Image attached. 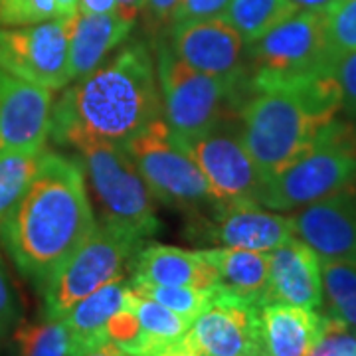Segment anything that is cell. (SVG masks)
Masks as SVG:
<instances>
[{
  "label": "cell",
  "instance_id": "41",
  "mask_svg": "<svg viewBox=\"0 0 356 356\" xmlns=\"http://www.w3.org/2000/svg\"><path fill=\"white\" fill-rule=\"evenodd\" d=\"M77 2L79 0H56L58 18H70L77 13Z\"/></svg>",
  "mask_w": 356,
  "mask_h": 356
},
{
  "label": "cell",
  "instance_id": "25",
  "mask_svg": "<svg viewBox=\"0 0 356 356\" xmlns=\"http://www.w3.org/2000/svg\"><path fill=\"white\" fill-rule=\"evenodd\" d=\"M297 13L289 0H232L224 18L248 44L266 36L271 28Z\"/></svg>",
  "mask_w": 356,
  "mask_h": 356
},
{
  "label": "cell",
  "instance_id": "9",
  "mask_svg": "<svg viewBox=\"0 0 356 356\" xmlns=\"http://www.w3.org/2000/svg\"><path fill=\"white\" fill-rule=\"evenodd\" d=\"M248 77H309L331 74L337 60L327 36L325 14L297 10L248 44Z\"/></svg>",
  "mask_w": 356,
  "mask_h": 356
},
{
  "label": "cell",
  "instance_id": "42",
  "mask_svg": "<svg viewBox=\"0 0 356 356\" xmlns=\"http://www.w3.org/2000/svg\"><path fill=\"white\" fill-rule=\"evenodd\" d=\"M350 356H356V353H355V355H350Z\"/></svg>",
  "mask_w": 356,
  "mask_h": 356
},
{
  "label": "cell",
  "instance_id": "13",
  "mask_svg": "<svg viewBox=\"0 0 356 356\" xmlns=\"http://www.w3.org/2000/svg\"><path fill=\"white\" fill-rule=\"evenodd\" d=\"M186 341L204 356H261L259 305L224 289L194 318Z\"/></svg>",
  "mask_w": 356,
  "mask_h": 356
},
{
  "label": "cell",
  "instance_id": "3",
  "mask_svg": "<svg viewBox=\"0 0 356 356\" xmlns=\"http://www.w3.org/2000/svg\"><path fill=\"white\" fill-rule=\"evenodd\" d=\"M240 133L266 182L311 147L341 111L334 76L248 77L240 105Z\"/></svg>",
  "mask_w": 356,
  "mask_h": 356
},
{
  "label": "cell",
  "instance_id": "11",
  "mask_svg": "<svg viewBox=\"0 0 356 356\" xmlns=\"http://www.w3.org/2000/svg\"><path fill=\"white\" fill-rule=\"evenodd\" d=\"M0 67L50 91L67 88L72 83L67 18L14 28L0 26Z\"/></svg>",
  "mask_w": 356,
  "mask_h": 356
},
{
  "label": "cell",
  "instance_id": "12",
  "mask_svg": "<svg viewBox=\"0 0 356 356\" xmlns=\"http://www.w3.org/2000/svg\"><path fill=\"white\" fill-rule=\"evenodd\" d=\"M168 46L192 70L218 77L245 93L248 65L243 58L245 42L226 18L168 26Z\"/></svg>",
  "mask_w": 356,
  "mask_h": 356
},
{
  "label": "cell",
  "instance_id": "17",
  "mask_svg": "<svg viewBox=\"0 0 356 356\" xmlns=\"http://www.w3.org/2000/svg\"><path fill=\"white\" fill-rule=\"evenodd\" d=\"M264 303H285L313 311L323 307L321 259L299 238L293 236L269 252V277Z\"/></svg>",
  "mask_w": 356,
  "mask_h": 356
},
{
  "label": "cell",
  "instance_id": "2",
  "mask_svg": "<svg viewBox=\"0 0 356 356\" xmlns=\"http://www.w3.org/2000/svg\"><path fill=\"white\" fill-rule=\"evenodd\" d=\"M159 117L163 103L156 65L147 44L135 40L65 88L51 107L50 137L60 140L81 131L125 145Z\"/></svg>",
  "mask_w": 356,
  "mask_h": 356
},
{
  "label": "cell",
  "instance_id": "19",
  "mask_svg": "<svg viewBox=\"0 0 356 356\" xmlns=\"http://www.w3.org/2000/svg\"><path fill=\"white\" fill-rule=\"evenodd\" d=\"M133 24L119 14H81L67 18L70 79L88 76L129 38Z\"/></svg>",
  "mask_w": 356,
  "mask_h": 356
},
{
  "label": "cell",
  "instance_id": "6",
  "mask_svg": "<svg viewBox=\"0 0 356 356\" xmlns=\"http://www.w3.org/2000/svg\"><path fill=\"white\" fill-rule=\"evenodd\" d=\"M156 81L163 117L180 140L202 135L226 119L229 103L242 105L245 93L218 77L206 76L184 64L166 38L156 44Z\"/></svg>",
  "mask_w": 356,
  "mask_h": 356
},
{
  "label": "cell",
  "instance_id": "36",
  "mask_svg": "<svg viewBox=\"0 0 356 356\" xmlns=\"http://www.w3.org/2000/svg\"><path fill=\"white\" fill-rule=\"evenodd\" d=\"M295 10L315 14H331L343 0H289Z\"/></svg>",
  "mask_w": 356,
  "mask_h": 356
},
{
  "label": "cell",
  "instance_id": "14",
  "mask_svg": "<svg viewBox=\"0 0 356 356\" xmlns=\"http://www.w3.org/2000/svg\"><path fill=\"white\" fill-rule=\"evenodd\" d=\"M192 238L252 252H273L291 240V216L269 212L261 204H216L214 216L196 214Z\"/></svg>",
  "mask_w": 356,
  "mask_h": 356
},
{
  "label": "cell",
  "instance_id": "40",
  "mask_svg": "<svg viewBox=\"0 0 356 356\" xmlns=\"http://www.w3.org/2000/svg\"><path fill=\"white\" fill-rule=\"evenodd\" d=\"M145 2L147 0H117V10L123 20H127L131 24H135L137 16L145 10Z\"/></svg>",
  "mask_w": 356,
  "mask_h": 356
},
{
  "label": "cell",
  "instance_id": "31",
  "mask_svg": "<svg viewBox=\"0 0 356 356\" xmlns=\"http://www.w3.org/2000/svg\"><path fill=\"white\" fill-rule=\"evenodd\" d=\"M356 353V331L325 315V329L309 356H350Z\"/></svg>",
  "mask_w": 356,
  "mask_h": 356
},
{
  "label": "cell",
  "instance_id": "1",
  "mask_svg": "<svg viewBox=\"0 0 356 356\" xmlns=\"http://www.w3.org/2000/svg\"><path fill=\"white\" fill-rule=\"evenodd\" d=\"M97 226L83 170L44 151L30 186L0 220V240L18 271L38 291Z\"/></svg>",
  "mask_w": 356,
  "mask_h": 356
},
{
  "label": "cell",
  "instance_id": "24",
  "mask_svg": "<svg viewBox=\"0 0 356 356\" xmlns=\"http://www.w3.org/2000/svg\"><path fill=\"white\" fill-rule=\"evenodd\" d=\"M321 277L325 315L356 331V264L321 261Z\"/></svg>",
  "mask_w": 356,
  "mask_h": 356
},
{
  "label": "cell",
  "instance_id": "27",
  "mask_svg": "<svg viewBox=\"0 0 356 356\" xmlns=\"http://www.w3.org/2000/svg\"><path fill=\"white\" fill-rule=\"evenodd\" d=\"M14 344L18 356H70V337L62 318L18 323Z\"/></svg>",
  "mask_w": 356,
  "mask_h": 356
},
{
  "label": "cell",
  "instance_id": "20",
  "mask_svg": "<svg viewBox=\"0 0 356 356\" xmlns=\"http://www.w3.org/2000/svg\"><path fill=\"white\" fill-rule=\"evenodd\" d=\"M261 356H309L323 334L325 315L285 303L259 305Z\"/></svg>",
  "mask_w": 356,
  "mask_h": 356
},
{
  "label": "cell",
  "instance_id": "37",
  "mask_svg": "<svg viewBox=\"0 0 356 356\" xmlns=\"http://www.w3.org/2000/svg\"><path fill=\"white\" fill-rule=\"evenodd\" d=\"M70 356H131L127 350H123L121 346H117L111 341H103L99 344H93L88 348H79V350H72Z\"/></svg>",
  "mask_w": 356,
  "mask_h": 356
},
{
  "label": "cell",
  "instance_id": "35",
  "mask_svg": "<svg viewBox=\"0 0 356 356\" xmlns=\"http://www.w3.org/2000/svg\"><path fill=\"white\" fill-rule=\"evenodd\" d=\"M178 0H147L145 10L149 13V18H153L154 24L168 26V20L172 16V10L177 8Z\"/></svg>",
  "mask_w": 356,
  "mask_h": 356
},
{
  "label": "cell",
  "instance_id": "8",
  "mask_svg": "<svg viewBox=\"0 0 356 356\" xmlns=\"http://www.w3.org/2000/svg\"><path fill=\"white\" fill-rule=\"evenodd\" d=\"M140 243L97 222L88 238L62 261L42 287L44 317L62 318L83 297L121 280Z\"/></svg>",
  "mask_w": 356,
  "mask_h": 356
},
{
  "label": "cell",
  "instance_id": "15",
  "mask_svg": "<svg viewBox=\"0 0 356 356\" xmlns=\"http://www.w3.org/2000/svg\"><path fill=\"white\" fill-rule=\"evenodd\" d=\"M293 234L321 261L356 264V182L291 216Z\"/></svg>",
  "mask_w": 356,
  "mask_h": 356
},
{
  "label": "cell",
  "instance_id": "4",
  "mask_svg": "<svg viewBox=\"0 0 356 356\" xmlns=\"http://www.w3.org/2000/svg\"><path fill=\"white\" fill-rule=\"evenodd\" d=\"M56 143L77 153L99 224L139 243L161 229L156 198L123 145L81 131L65 133Z\"/></svg>",
  "mask_w": 356,
  "mask_h": 356
},
{
  "label": "cell",
  "instance_id": "22",
  "mask_svg": "<svg viewBox=\"0 0 356 356\" xmlns=\"http://www.w3.org/2000/svg\"><path fill=\"white\" fill-rule=\"evenodd\" d=\"M206 259L216 269L218 287L261 305L269 277V254L238 248L204 250Z\"/></svg>",
  "mask_w": 356,
  "mask_h": 356
},
{
  "label": "cell",
  "instance_id": "10",
  "mask_svg": "<svg viewBox=\"0 0 356 356\" xmlns=\"http://www.w3.org/2000/svg\"><path fill=\"white\" fill-rule=\"evenodd\" d=\"M220 204H261L266 178L242 140L240 127L224 119L194 139L182 140Z\"/></svg>",
  "mask_w": 356,
  "mask_h": 356
},
{
  "label": "cell",
  "instance_id": "30",
  "mask_svg": "<svg viewBox=\"0 0 356 356\" xmlns=\"http://www.w3.org/2000/svg\"><path fill=\"white\" fill-rule=\"evenodd\" d=\"M327 36L334 56L356 51V0H343L327 14Z\"/></svg>",
  "mask_w": 356,
  "mask_h": 356
},
{
  "label": "cell",
  "instance_id": "33",
  "mask_svg": "<svg viewBox=\"0 0 356 356\" xmlns=\"http://www.w3.org/2000/svg\"><path fill=\"white\" fill-rule=\"evenodd\" d=\"M232 0H178L168 26L198 22L210 18H224Z\"/></svg>",
  "mask_w": 356,
  "mask_h": 356
},
{
  "label": "cell",
  "instance_id": "18",
  "mask_svg": "<svg viewBox=\"0 0 356 356\" xmlns=\"http://www.w3.org/2000/svg\"><path fill=\"white\" fill-rule=\"evenodd\" d=\"M131 283L210 289L218 287V275L216 269L206 259L204 250H182L175 245L151 243L135 255Z\"/></svg>",
  "mask_w": 356,
  "mask_h": 356
},
{
  "label": "cell",
  "instance_id": "23",
  "mask_svg": "<svg viewBox=\"0 0 356 356\" xmlns=\"http://www.w3.org/2000/svg\"><path fill=\"white\" fill-rule=\"evenodd\" d=\"M127 307L135 313L137 323H139L137 341L129 348L131 356L153 355L168 344L182 341L194 323L191 318L182 317L161 303H156L153 299L133 291L131 283H129L127 291Z\"/></svg>",
  "mask_w": 356,
  "mask_h": 356
},
{
  "label": "cell",
  "instance_id": "7",
  "mask_svg": "<svg viewBox=\"0 0 356 356\" xmlns=\"http://www.w3.org/2000/svg\"><path fill=\"white\" fill-rule=\"evenodd\" d=\"M123 147L156 200L196 214L206 204H220L198 163L165 117L151 121Z\"/></svg>",
  "mask_w": 356,
  "mask_h": 356
},
{
  "label": "cell",
  "instance_id": "32",
  "mask_svg": "<svg viewBox=\"0 0 356 356\" xmlns=\"http://www.w3.org/2000/svg\"><path fill=\"white\" fill-rule=\"evenodd\" d=\"M332 76L341 91V109L356 119V51L341 54L334 60Z\"/></svg>",
  "mask_w": 356,
  "mask_h": 356
},
{
  "label": "cell",
  "instance_id": "26",
  "mask_svg": "<svg viewBox=\"0 0 356 356\" xmlns=\"http://www.w3.org/2000/svg\"><path fill=\"white\" fill-rule=\"evenodd\" d=\"M46 149L0 151V220L20 200L34 180Z\"/></svg>",
  "mask_w": 356,
  "mask_h": 356
},
{
  "label": "cell",
  "instance_id": "34",
  "mask_svg": "<svg viewBox=\"0 0 356 356\" xmlns=\"http://www.w3.org/2000/svg\"><path fill=\"white\" fill-rule=\"evenodd\" d=\"M20 321V309H18V301L13 291V285L8 281L6 269L0 257V341L18 327Z\"/></svg>",
  "mask_w": 356,
  "mask_h": 356
},
{
  "label": "cell",
  "instance_id": "5",
  "mask_svg": "<svg viewBox=\"0 0 356 356\" xmlns=\"http://www.w3.org/2000/svg\"><path fill=\"white\" fill-rule=\"evenodd\" d=\"M356 182V123L332 119L305 153L269 178L261 206L291 212Z\"/></svg>",
  "mask_w": 356,
  "mask_h": 356
},
{
  "label": "cell",
  "instance_id": "16",
  "mask_svg": "<svg viewBox=\"0 0 356 356\" xmlns=\"http://www.w3.org/2000/svg\"><path fill=\"white\" fill-rule=\"evenodd\" d=\"M51 91L0 67V151L46 149L51 127Z\"/></svg>",
  "mask_w": 356,
  "mask_h": 356
},
{
  "label": "cell",
  "instance_id": "21",
  "mask_svg": "<svg viewBox=\"0 0 356 356\" xmlns=\"http://www.w3.org/2000/svg\"><path fill=\"white\" fill-rule=\"evenodd\" d=\"M129 281L115 280L99 287L81 301H77L64 317L62 323L70 337V353L99 344L107 339L109 321L125 307Z\"/></svg>",
  "mask_w": 356,
  "mask_h": 356
},
{
  "label": "cell",
  "instance_id": "28",
  "mask_svg": "<svg viewBox=\"0 0 356 356\" xmlns=\"http://www.w3.org/2000/svg\"><path fill=\"white\" fill-rule=\"evenodd\" d=\"M131 289L137 291L139 295H145V297L153 299V301L161 303L163 307L175 311V313L182 315V317L194 321L206 307L212 303L218 287L198 289V287H166V285L131 283Z\"/></svg>",
  "mask_w": 356,
  "mask_h": 356
},
{
  "label": "cell",
  "instance_id": "29",
  "mask_svg": "<svg viewBox=\"0 0 356 356\" xmlns=\"http://www.w3.org/2000/svg\"><path fill=\"white\" fill-rule=\"evenodd\" d=\"M58 18L56 0H0V26H28Z\"/></svg>",
  "mask_w": 356,
  "mask_h": 356
},
{
  "label": "cell",
  "instance_id": "38",
  "mask_svg": "<svg viewBox=\"0 0 356 356\" xmlns=\"http://www.w3.org/2000/svg\"><path fill=\"white\" fill-rule=\"evenodd\" d=\"M77 13L81 14H119L117 0H79Z\"/></svg>",
  "mask_w": 356,
  "mask_h": 356
},
{
  "label": "cell",
  "instance_id": "39",
  "mask_svg": "<svg viewBox=\"0 0 356 356\" xmlns=\"http://www.w3.org/2000/svg\"><path fill=\"white\" fill-rule=\"evenodd\" d=\"M147 356H204L198 348H194L188 341H186V337L182 339V341H178L175 344H168L165 348H161V350H156L153 355H147Z\"/></svg>",
  "mask_w": 356,
  "mask_h": 356
}]
</instances>
